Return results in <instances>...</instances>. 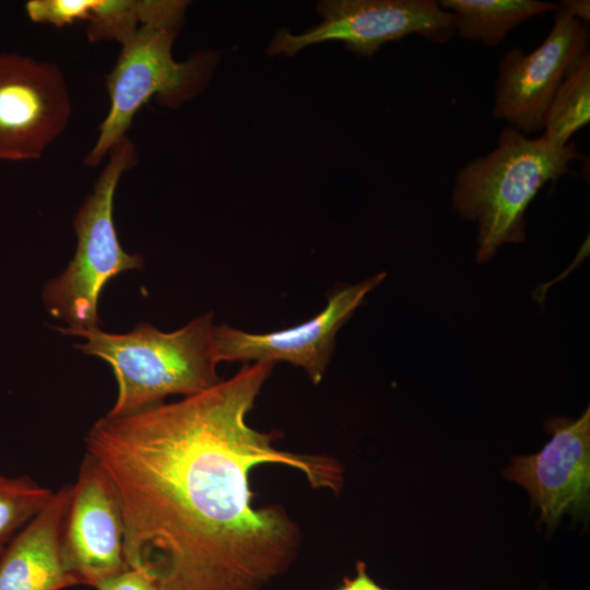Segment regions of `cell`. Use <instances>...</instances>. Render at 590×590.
<instances>
[{
  "instance_id": "5b68a950",
  "label": "cell",
  "mask_w": 590,
  "mask_h": 590,
  "mask_svg": "<svg viewBox=\"0 0 590 590\" xmlns=\"http://www.w3.org/2000/svg\"><path fill=\"white\" fill-rule=\"evenodd\" d=\"M109 161L73 217L78 237L74 257L43 290L44 305L70 329L95 328L99 295L113 278L140 269L144 258L121 247L114 223V197L121 175L135 166L138 153L126 135L109 151Z\"/></svg>"
},
{
  "instance_id": "ac0fdd59",
  "label": "cell",
  "mask_w": 590,
  "mask_h": 590,
  "mask_svg": "<svg viewBox=\"0 0 590 590\" xmlns=\"http://www.w3.org/2000/svg\"><path fill=\"white\" fill-rule=\"evenodd\" d=\"M96 590H160L155 581L144 573L128 568L120 575L101 583Z\"/></svg>"
},
{
  "instance_id": "3957f363",
  "label": "cell",
  "mask_w": 590,
  "mask_h": 590,
  "mask_svg": "<svg viewBox=\"0 0 590 590\" xmlns=\"http://www.w3.org/2000/svg\"><path fill=\"white\" fill-rule=\"evenodd\" d=\"M580 158L575 142L559 146L543 134L532 139L507 125L495 150L459 169L452 204L460 216L477 222V262L491 260L504 244L526 239L530 202Z\"/></svg>"
},
{
  "instance_id": "6da1fadb",
  "label": "cell",
  "mask_w": 590,
  "mask_h": 590,
  "mask_svg": "<svg viewBox=\"0 0 590 590\" xmlns=\"http://www.w3.org/2000/svg\"><path fill=\"white\" fill-rule=\"evenodd\" d=\"M273 366L245 365L205 391L90 428L86 453L121 504L128 565L160 590H260L286 569L297 531L280 508H253V467L281 463L315 488L341 489L339 462L279 450L247 424Z\"/></svg>"
},
{
  "instance_id": "277c9868",
  "label": "cell",
  "mask_w": 590,
  "mask_h": 590,
  "mask_svg": "<svg viewBox=\"0 0 590 590\" xmlns=\"http://www.w3.org/2000/svg\"><path fill=\"white\" fill-rule=\"evenodd\" d=\"M188 1L140 0V23L119 43L121 50L106 86L110 98L107 116L84 164L96 166L131 127L140 108L153 96L162 105L177 107L196 96L208 82L216 57L198 52L177 62L172 48Z\"/></svg>"
},
{
  "instance_id": "5bb4252c",
  "label": "cell",
  "mask_w": 590,
  "mask_h": 590,
  "mask_svg": "<svg viewBox=\"0 0 590 590\" xmlns=\"http://www.w3.org/2000/svg\"><path fill=\"white\" fill-rule=\"evenodd\" d=\"M590 121V54L583 52L569 68L547 108L543 135L565 146Z\"/></svg>"
},
{
  "instance_id": "4fadbf2b",
  "label": "cell",
  "mask_w": 590,
  "mask_h": 590,
  "mask_svg": "<svg viewBox=\"0 0 590 590\" xmlns=\"http://www.w3.org/2000/svg\"><path fill=\"white\" fill-rule=\"evenodd\" d=\"M439 5L453 14L456 33L486 47L497 46L517 25L558 7L538 0H442Z\"/></svg>"
},
{
  "instance_id": "8fae6325",
  "label": "cell",
  "mask_w": 590,
  "mask_h": 590,
  "mask_svg": "<svg viewBox=\"0 0 590 590\" xmlns=\"http://www.w3.org/2000/svg\"><path fill=\"white\" fill-rule=\"evenodd\" d=\"M552 434L541 451L516 456L505 476L526 488L548 530L566 512L585 511L590 489V409L577 418L545 421Z\"/></svg>"
},
{
  "instance_id": "2e32d148",
  "label": "cell",
  "mask_w": 590,
  "mask_h": 590,
  "mask_svg": "<svg viewBox=\"0 0 590 590\" xmlns=\"http://www.w3.org/2000/svg\"><path fill=\"white\" fill-rule=\"evenodd\" d=\"M140 23V0H94L86 28L90 42L117 40Z\"/></svg>"
},
{
  "instance_id": "7a4b0ae2",
  "label": "cell",
  "mask_w": 590,
  "mask_h": 590,
  "mask_svg": "<svg viewBox=\"0 0 590 590\" xmlns=\"http://www.w3.org/2000/svg\"><path fill=\"white\" fill-rule=\"evenodd\" d=\"M213 328V314L206 312L173 332L149 322L127 333H108L98 327L56 329L84 338V343L73 346L111 367L118 393L107 415L119 417L156 406L168 396H193L220 382Z\"/></svg>"
},
{
  "instance_id": "30bf717a",
  "label": "cell",
  "mask_w": 590,
  "mask_h": 590,
  "mask_svg": "<svg viewBox=\"0 0 590 590\" xmlns=\"http://www.w3.org/2000/svg\"><path fill=\"white\" fill-rule=\"evenodd\" d=\"M61 543L67 567L79 586L96 589L130 568L119 497L108 475L88 453L72 485Z\"/></svg>"
},
{
  "instance_id": "7c38bea8",
  "label": "cell",
  "mask_w": 590,
  "mask_h": 590,
  "mask_svg": "<svg viewBox=\"0 0 590 590\" xmlns=\"http://www.w3.org/2000/svg\"><path fill=\"white\" fill-rule=\"evenodd\" d=\"M72 485L54 493L0 554V590H62L79 586L62 554V528Z\"/></svg>"
},
{
  "instance_id": "ffe728a7",
  "label": "cell",
  "mask_w": 590,
  "mask_h": 590,
  "mask_svg": "<svg viewBox=\"0 0 590 590\" xmlns=\"http://www.w3.org/2000/svg\"><path fill=\"white\" fill-rule=\"evenodd\" d=\"M361 590H389L376 583L367 574L366 565L363 562L356 563V575Z\"/></svg>"
},
{
  "instance_id": "ba28073f",
  "label": "cell",
  "mask_w": 590,
  "mask_h": 590,
  "mask_svg": "<svg viewBox=\"0 0 590 590\" xmlns=\"http://www.w3.org/2000/svg\"><path fill=\"white\" fill-rule=\"evenodd\" d=\"M71 111L58 66L0 54V161L39 158L67 129Z\"/></svg>"
},
{
  "instance_id": "e0dca14e",
  "label": "cell",
  "mask_w": 590,
  "mask_h": 590,
  "mask_svg": "<svg viewBox=\"0 0 590 590\" xmlns=\"http://www.w3.org/2000/svg\"><path fill=\"white\" fill-rule=\"evenodd\" d=\"M94 0H30L25 4L34 23L62 27L76 21H88Z\"/></svg>"
},
{
  "instance_id": "9c48e42d",
  "label": "cell",
  "mask_w": 590,
  "mask_h": 590,
  "mask_svg": "<svg viewBox=\"0 0 590 590\" xmlns=\"http://www.w3.org/2000/svg\"><path fill=\"white\" fill-rule=\"evenodd\" d=\"M386 278L380 272L357 284L343 285L328 297L326 307L298 326L269 333H249L228 324L214 326L213 351L217 363L286 362L305 369L319 384L331 361L335 335L366 295Z\"/></svg>"
},
{
  "instance_id": "9a60e30c",
  "label": "cell",
  "mask_w": 590,
  "mask_h": 590,
  "mask_svg": "<svg viewBox=\"0 0 590 590\" xmlns=\"http://www.w3.org/2000/svg\"><path fill=\"white\" fill-rule=\"evenodd\" d=\"M54 492L27 476H0V554L49 503Z\"/></svg>"
},
{
  "instance_id": "d6986e66",
  "label": "cell",
  "mask_w": 590,
  "mask_h": 590,
  "mask_svg": "<svg viewBox=\"0 0 590 590\" xmlns=\"http://www.w3.org/2000/svg\"><path fill=\"white\" fill-rule=\"evenodd\" d=\"M573 16L588 23L590 19V2L588 0H564L558 3Z\"/></svg>"
},
{
  "instance_id": "44dd1931",
  "label": "cell",
  "mask_w": 590,
  "mask_h": 590,
  "mask_svg": "<svg viewBox=\"0 0 590 590\" xmlns=\"http://www.w3.org/2000/svg\"><path fill=\"white\" fill-rule=\"evenodd\" d=\"M338 590H361L359 582L357 577L343 579V583L338 588Z\"/></svg>"
},
{
  "instance_id": "52a82bcc",
  "label": "cell",
  "mask_w": 590,
  "mask_h": 590,
  "mask_svg": "<svg viewBox=\"0 0 590 590\" xmlns=\"http://www.w3.org/2000/svg\"><path fill=\"white\" fill-rule=\"evenodd\" d=\"M544 42L529 54L508 49L498 62L493 116L524 135L544 129L547 108L571 64L586 52L588 23L558 4Z\"/></svg>"
},
{
  "instance_id": "8992f818",
  "label": "cell",
  "mask_w": 590,
  "mask_h": 590,
  "mask_svg": "<svg viewBox=\"0 0 590 590\" xmlns=\"http://www.w3.org/2000/svg\"><path fill=\"white\" fill-rule=\"evenodd\" d=\"M317 10L321 23L298 35L278 31L267 54L292 57L309 45L341 40L349 50L370 57L384 44L411 34L435 43L456 34L453 14L434 0H326Z\"/></svg>"
}]
</instances>
